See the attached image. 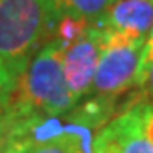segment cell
I'll list each match as a JSON object with an SVG mask.
<instances>
[{
    "label": "cell",
    "instance_id": "obj_5",
    "mask_svg": "<svg viewBox=\"0 0 153 153\" xmlns=\"http://www.w3.org/2000/svg\"><path fill=\"white\" fill-rule=\"evenodd\" d=\"M92 146L107 153H153V144L140 129L135 105L109 120L96 133Z\"/></svg>",
    "mask_w": 153,
    "mask_h": 153
},
{
    "label": "cell",
    "instance_id": "obj_7",
    "mask_svg": "<svg viewBox=\"0 0 153 153\" xmlns=\"http://www.w3.org/2000/svg\"><path fill=\"white\" fill-rule=\"evenodd\" d=\"M114 2L116 0H45L48 33L50 28L63 17L81 19L89 24L105 28L107 11Z\"/></svg>",
    "mask_w": 153,
    "mask_h": 153
},
{
    "label": "cell",
    "instance_id": "obj_11",
    "mask_svg": "<svg viewBox=\"0 0 153 153\" xmlns=\"http://www.w3.org/2000/svg\"><path fill=\"white\" fill-rule=\"evenodd\" d=\"M17 83H19V78L7 68V65L0 59V100L11 96L17 89Z\"/></svg>",
    "mask_w": 153,
    "mask_h": 153
},
{
    "label": "cell",
    "instance_id": "obj_8",
    "mask_svg": "<svg viewBox=\"0 0 153 153\" xmlns=\"http://www.w3.org/2000/svg\"><path fill=\"white\" fill-rule=\"evenodd\" d=\"M24 116H31V114H26L19 107V103L15 100V92L11 96L0 100V148L6 144V140L11 137L15 127L20 124V120Z\"/></svg>",
    "mask_w": 153,
    "mask_h": 153
},
{
    "label": "cell",
    "instance_id": "obj_3",
    "mask_svg": "<svg viewBox=\"0 0 153 153\" xmlns=\"http://www.w3.org/2000/svg\"><path fill=\"white\" fill-rule=\"evenodd\" d=\"M144 46V39H133L105 30L100 61L92 81V94L116 100L118 94L133 87L138 78Z\"/></svg>",
    "mask_w": 153,
    "mask_h": 153
},
{
    "label": "cell",
    "instance_id": "obj_9",
    "mask_svg": "<svg viewBox=\"0 0 153 153\" xmlns=\"http://www.w3.org/2000/svg\"><path fill=\"white\" fill-rule=\"evenodd\" d=\"M137 89H138V100H135L133 103H153V61L138 78Z\"/></svg>",
    "mask_w": 153,
    "mask_h": 153
},
{
    "label": "cell",
    "instance_id": "obj_2",
    "mask_svg": "<svg viewBox=\"0 0 153 153\" xmlns=\"http://www.w3.org/2000/svg\"><path fill=\"white\" fill-rule=\"evenodd\" d=\"M46 41L45 0H0V59L17 78Z\"/></svg>",
    "mask_w": 153,
    "mask_h": 153
},
{
    "label": "cell",
    "instance_id": "obj_4",
    "mask_svg": "<svg viewBox=\"0 0 153 153\" xmlns=\"http://www.w3.org/2000/svg\"><path fill=\"white\" fill-rule=\"evenodd\" d=\"M103 39L105 28L92 26L79 41L63 50V72L76 102L92 92V81L100 61Z\"/></svg>",
    "mask_w": 153,
    "mask_h": 153
},
{
    "label": "cell",
    "instance_id": "obj_10",
    "mask_svg": "<svg viewBox=\"0 0 153 153\" xmlns=\"http://www.w3.org/2000/svg\"><path fill=\"white\" fill-rule=\"evenodd\" d=\"M137 107L138 124L144 137L153 144V103H129Z\"/></svg>",
    "mask_w": 153,
    "mask_h": 153
},
{
    "label": "cell",
    "instance_id": "obj_6",
    "mask_svg": "<svg viewBox=\"0 0 153 153\" xmlns=\"http://www.w3.org/2000/svg\"><path fill=\"white\" fill-rule=\"evenodd\" d=\"M153 28V0H116L105 17V30L144 39Z\"/></svg>",
    "mask_w": 153,
    "mask_h": 153
},
{
    "label": "cell",
    "instance_id": "obj_1",
    "mask_svg": "<svg viewBox=\"0 0 153 153\" xmlns=\"http://www.w3.org/2000/svg\"><path fill=\"white\" fill-rule=\"evenodd\" d=\"M15 100L26 114L39 118H59L76 107L63 72V50L53 41L45 42L28 63L19 78Z\"/></svg>",
    "mask_w": 153,
    "mask_h": 153
}]
</instances>
